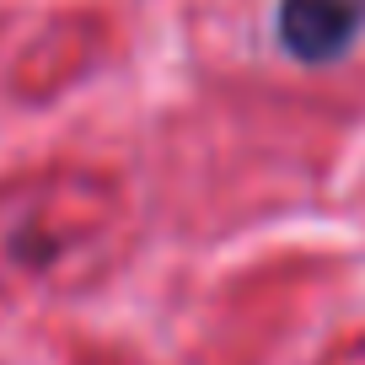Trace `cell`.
<instances>
[{
    "label": "cell",
    "mask_w": 365,
    "mask_h": 365,
    "mask_svg": "<svg viewBox=\"0 0 365 365\" xmlns=\"http://www.w3.org/2000/svg\"><path fill=\"white\" fill-rule=\"evenodd\" d=\"M279 43L307 65L349 54L354 38L365 33V0H279Z\"/></svg>",
    "instance_id": "6da1fadb"
}]
</instances>
